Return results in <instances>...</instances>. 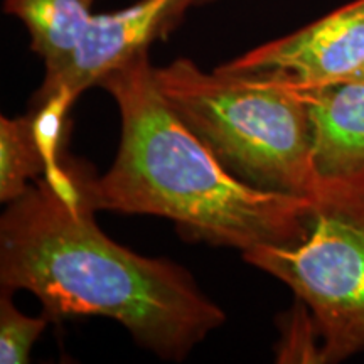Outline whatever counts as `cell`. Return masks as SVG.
<instances>
[{"label": "cell", "instance_id": "6da1fadb", "mask_svg": "<svg viewBox=\"0 0 364 364\" xmlns=\"http://www.w3.org/2000/svg\"><path fill=\"white\" fill-rule=\"evenodd\" d=\"M85 169L59 159L0 220L2 290L34 294L51 317L103 316L157 356L182 361L225 322L184 268L108 238L83 193Z\"/></svg>", "mask_w": 364, "mask_h": 364}, {"label": "cell", "instance_id": "7a4b0ae2", "mask_svg": "<svg viewBox=\"0 0 364 364\" xmlns=\"http://www.w3.org/2000/svg\"><path fill=\"white\" fill-rule=\"evenodd\" d=\"M154 71L144 49L98 81L120 108L122 139L107 174L83 172L91 206L169 218L196 240L243 253L297 238L309 196L268 193L230 174L166 103Z\"/></svg>", "mask_w": 364, "mask_h": 364}, {"label": "cell", "instance_id": "3957f363", "mask_svg": "<svg viewBox=\"0 0 364 364\" xmlns=\"http://www.w3.org/2000/svg\"><path fill=\"white\" fill-rule=\"evenodd\" d=\"M154 76L172 112L236 179L268 193H314L312 125L297 90L206 73L188 58Z\"/></svg>", "mask_w": 364, "mask_h": 364}, {"label": "cell", "instance_id": "277c9868", "mask_svg": "<svg viewBox=\"0 0 364 364\" xmlns=\"http://www.w3.org/2000/svg\"><path fill=\"white\" fill-rule=\"evenodd\" d=\"M250 265L284 282L311 311L322 339L318 361L364 349V174L318 179L300 233L282 247L243 253Z\"/></svg>", "mask_w": 364, "mask_h": 364}, {"label": "cell", "instance_id": "5b68a950", "mask_svg": "<svg viewBox=\"0 0 364 364\" xmlns=\"http://www.w3.org/2000/svg\"><path fill=\"white\" fill-rule=\"evenodd\" d=\"M364 68V0H353L302 29L265 43L216 70L290 88L349 81Z\"/></svg>", "mask_w": 364, "mask_h": 364}, {"label": "cell", "instance_id": "8992f818", "mask_svg": "<svg viewBox=\"0 0 364 364\" xmlns=\"http://www.w3.org/2000/svg\"><path fill=\"white\" fill-rule=\"evenodd\" d=\"M196 0H139L122 11L91 16L66 65L44 81L34 95V110L68 107L107 73L166 36Z\"/></svg>", "mask_w": 364, "mask_h": 364}, {"label": "cell", "instance_id": "52a82bcc", "mask_svg": "<svg viewBox=\"0 0 364 364\" xmlns=\"http://www.w3.org/2000/svg\"><path fill=\"white\" fill-rule=\"evenodd\" d=\"M295 90L311 118L316 179L364 174V83Z\"/></svg>", "mask_w": 364, "mask_h": 364}, {"label": "cell", "instance_id": "ba28073f", "mask_svg": "<svg viewBox=\"0 0 364 364\" xmlns=\"http://www.w3.org/2000/svg\"><path fill=\"white\" fill-rule=\"evenodd\" d=\"M95 0H4V12L26 26L31 49L41 56L46 75L61 70L78 46L93 16Z\"/></svg>", "mask_w": 364, "mask_h": 364}, {"label": "cell", "instance_id": "9c48e42d", "mask_svg": "<svg viewBox=\"0 0 364 364\" xmlns=\"http://www.w3.org/2000/svg\"><path fill=\"white\" fill-rule=\"evenodd\" d=\"M49 166L33 112L19 118H0V201H16L29 188L27 181L39 179Z\"/></svg>", "mask_w": 364, "mask_h": 364}, {"label": "cell", "instance_id": "30bf717a", "mask_svg": "<svg viewBox=\"0 0 364 364\" xmlns=\"http://www.w3.org/2000/svg\"><path fill=\"white\" fill-rule=\"evenodd\" d=\"M9 290L0 299V363L24 364L29 361L31 349L48 326L51 316L27 317L14 307Z\"/></svg>", "mask_w": 364, "mask_h": 364}, {"label": "cell", "instance_id": "8fae6325", "mask_svg": "<svg viewBox=\"0 0 364 364\" xmlns=\"http://www.w3.org/2000/svg\"><path fill=\"white\" fill-rule=\"evenodd\" d=\"M349 81H356V83H364V68H363L361 71H358L356 75H354Z\"/></svg>", "mask_w": 364, "mask_h": 364}, {"label": "cell", "instance_id": "7c38bea8", "mask_svg": "<svg viewBox=\"0 0 364 364\" xmlns=\"http://www.w3.org/2000/svg\"><path fill=\"white\" fill-rule=\"evenodd\" d=\"M206 2H211V0H196V6H199V4H206Z\"/></svg>", "mask_w": 364, "mask_h": 364}]
</instances>
